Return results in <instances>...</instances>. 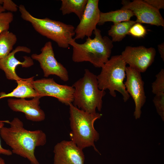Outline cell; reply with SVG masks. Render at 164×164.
<instances>
[{
  "mask_svg": "<svg viewBox=\"0 0 164 164\" xmlns=\"http://www.w3.org/2000/svg\"><path fill=\"white\" fill-rule=\"evenodd\" d=\"M155 80L152 84V92L156 94L164 93V69H162L155 76Z\"/></svg>",
  "mask_w": 164,
  "mask_h": 164,
  "instance_id": "21",
  "label": "cell"
},
{
  "mask_svg": "<svg viewBox=\"0 0 164 164\" xmlns=\"http://www.w3.org/2000/svg\"><path fill=\"white\" fill-rule=\"evenodd\" d=\"M134 15V13L131 10L122 8L107 12H101L97 25H102L108 22H112L115 24L128 21L130 20V18Z\"/></svg>",
  "mask_w": 164,
  "mask_h": 164,
  "instance_id": "17",
  "label": "cell"
},
{
  "mask_svg": "<svg viewBox=\"0 0 164 164\" xmlns=\"http://www.w3.org/2000/svg\"><path fill=\"white\" fill-rule=\"evenodd\" d=\"M61 2L60 10L63 15L73 13L80 20L84 12L87 0H61Z\"/></svg>",
  "mask_w": 164,
  "mask_h": 164,
  "instance_id": "18",
  "label": "cell"
},
{
  "mask_svg": "<svg viewBox=\"0 0 164 164\" xmlns=\"http://www.w3.org/2000/svg\"><path fill=\"white\" fill-rule=\"evenodd\" d=\"M53 152V164H84L83 149L71 140H63L57 143Z\"/></svg>",
  "mask_w": 164,
  "mask_h": 164,
  "instance_id": "13",
  "label": "cell"
},
{
  "mask_svg": "<svg viewBox=\"0 0 164 164\" xmlns=\"http://www.w3.org/2000/svg\"><path fill=\"white\" fill-rule=\"evenodd\" d=\"M2 5L5 11L12 13L17 12L19 8V6L11 0H3Z\"/></svg>",
  "mask_w": 164,
  "mask_h": 164,
  "instance_id": "25",
  "label": "cell"
},
{
  "mask_svg": "<svg viewBox=\"0 0 164 164\" xmlns=\"http://www.w3.org/2000/svg\"><path fill=\"white\" fill-rule=\"evenodd\" d=\"M5 10L3 8L2 5H0V14L1 13L5 12Z\"/></svg>",
  "mask_w": 164,
  "mask_h": 164,
  "instance_id": "29",
  "label": "cell"
},
{
  "mask_svg": "<svg viewBox=\"0 0 164 164\" xmlns=\"http://www.w3.org/2000/svg\"><path fill=\"white\" fill-rule=\"evenodd\" d=\"M70 140L83 150L92 147L100 154L94 143L99 139V134L95 129L94 123L100 119L102 114L98 113H89L74 106L72 103L69 105Z\"/></svg>",
  "mask_w": 164,
  "mask_h": 164,
  "instance_id": "3",
  "label": "cell"
},
{
  "mask_svg": "<svg viewBox=\"0 0 164 164\" xmlns=\"http://www.w3.org/2000/svg\"><path fill=\"white\" fill-rule=\"evenodd\" d=\"M98 0H87L80 22L75 29V40L83 39L85 37H91L96 29L100 16Z\"/></svg>",
  "mask_w": 164,
  "mask_h": 164,
  "instance_id": "12",
  "label": "cell"
},
{
  "mask_svg": "<svg viewBox=\"0 0 164 164\" xmlns=\"http://www.w3.org/2000/svg\"><path fill=\"white\" fill-rule=\"evenodd\" d=\"M125 73L126 80L124 84L127 91L134 101L135 108L134 116L137 119L141 117V108L146 100L144 82L141 73L134 68L126 67Z\"/></svg>",
  "mask_w": 164,
  "mask_h": 164,
  "instance_id": "11",
  "label": "cell"
},
{
  "mask_svg": "<svg viewBox=\"0 0 164 164\" xmlns=\"http://www.w3.org/2000/svg\"><path fill=\"white\" fill-rule=\"evenodd\" d=\"M10 127L3 126L0 135L5 143L12 149V153L27 159L31 164H40L35 155L36 148L46 142V134L42 130H27L23 122L15 118L9 122Z\"/></svg>",
  "mask_w": 164,
  "mask_h": 164,
  "instance_id": "1",
  "label": "cell"
},
{
  "mask_svg": "<svg viewBox=\"0 0 164 164\" xmlns=\"http://www.w3.org/2000/svg\"><path fill=\"white\" fill-rule=\"evenodd\" d=\"M156 53L153 47L128 46L126 47L121 55L129 67L141 73L145 71L153 63Z\"/></svg>",
  "mask_w": 164,
  "mask_h": 164,
  "instance_id": "10",
  "label": "cell"
},
{
  "mask_svg": "<svg viewBox=\"0 0 164 164\" xmlns=\"http://www.w3.org/2000/svg\"><path fill=\"white\" fill-rule=\"evenodd\" d=\"M0 164H6L4 160L0 157Z\"/></svg>",
  "mask_w": 164,
  "mask_h": 164,
  "instance_id": "30",
  "label": "cell"
},
{
  "mask_svg": "<svg viewBox=\"0 0 164 164\" xmlns=\"http://www.w3.org/2000/svg\"><path fill=\"white\" fill-rule=\"evenodd\" d=\"M121 8L129 9L134 13L136 23H144L157 26H164V20L159 10L144 0H134L132 2L122 0Z\"/></svg>",
  "mask_w": 164,
  "mask_h": 164,
  "instance_id": "9",
  "label": "cell"
},
{
  "mask_svg": "<svg viewBox=\"0 0 164 164\" xmlns=\"http://www.w3.org/2000/svg\"><path fill=\"white\" fill-rule=\"evenodd\" d=\"M13 19L14 15L12 12H5L0 14V35L3 32L9 30Z\"/></svg>",
  "mask_w": 164,
  "mask_h": 164,
  "instance_id": "22",
  "label": "cell"
},
{
  "mask_svg": "<svg viewBox=\"0 0 164 164\" xmlns=\"http://www.w3.org/2000/svg\"><path fill=\"white\" fill-rule=\"evenodd\" d=\"M8 121H0V129L4 126V122L9 123ZM12 153L11 150L3 148L2 146L0 140V154L10 156L12 155Z\"/></svg>",
  "mask_w": 164,
  "mask_h": 164,
  "instance_id": "27",
  "label": "cell"
},
{
  "mask_svg": "<svg viewBox=\"0 0 164 164\" xmlns=\"http://www.w3.org/2000/svg\"><path fill=\"white\" fill-rule=\"evenodd\" d=\"M153 101L157 112L162 120L164 121V93L155 94Z\"/></svg>",
  "mask_w": 164,
  "mask_h": 164,
  "instance_id": "23",
  "label": "cell"
},
{
  "mask_svg": "<svg viewBox=\"0 0 164 164\" xmlns=\"http://www.w3.org/2000/svg\"><path fill=\"white\" fill-rule=\"evenodd\" d=\"M158 48L160 55L161 57L164 61V43L158 45Z\"/></svg>",
  "mask_w": 164,
  "mask_h": 164,
  "instance_id": "28",
  "label": "cell"
},
{
  "mask_svg": "<svg viewBox=\"0 0 164 164\" xmlns=\"http://www.w3.org/2000/svg\"><path fill=\"white\" fill-rule=\"evenodd\" d=\"M3 3V0H0V5H2Z\"/></svg>",
  "mask_w": 164,
  "mask_h": 164,
  "instance_id": "31",
  "label": "cell"
},
{
  "mask_svg": "<svg viewBox=\"0 0 164 164\" xmlns=\"http://www.w3.org/2000/svg\"><path fill=\"white\" fill-rule=\"evenodd\" d=\"M41 98L37 97L29 100L25 98L9 99L7 100L8 104L13 111L24 113L27 120L40 122L45 118V113L39 106Z\"/></svg>",
  "mask_w": 164,
  "mask_h": 164,
  "instance_id": "14",
  "label": "cell"
},
{
  "mask_svg": "<svg viewBox=\"0 0 164 164\" xmlns=\"http://www.w3.org/2000/svg\"><path fill=\"white\" fill-rule=\"evenodd\" d=\"M16 35L8 31L3 32L0 35V60L6 57L11 52L16 43Z\"/></svg>",
  "mask_w": 164,
  "mask_h": 164,
  "instance_id": "20",
  "label": "cell"
},
{
  "mask_svg": "<svg viewBox=\"0 0 164 164\" xmlns=\"http://www.w3.org/2000/svg\"><path fill=\"white\" fill-rule=\"evenodd\" d=\"M39 54L31 56L32 60L38 61L43 70L44 76L56 75L64 82L68 80L69 77L67 69L56 59L51 42H46L41 50Z\"/></svg>",
  "mask_w": 164,
  "mask_h": 164,
  "instance_id": "8",
  "label": "cell"
},
{
  "mask_svg": "<svg viewBox=\"0 0 164 164\" xmlns=\"http://www.w3.org/2000/svg\"><path fill=\"white\" fill-rule=\"evenodd\" d=\"M19 52L30 53L31 50L25 46H18L7 56L0 60V69L4 71L6 78L8 80L16 81L22 78L16 73V68L18 66L20 65L22 67L28 68L34 64L33 60L30 56H23L24 60L23 61L16 59L15 56V54Z\"/></svg>",
  "mask_w": 164,
  "mask_h": 164,
  "instance_id": "15",
  "label": "cell"
},
{
  "mask_svg": "<svg viewBox=\"0 0 164 164\" xmlns=\"http://www.w3.org/2000/svg\"><path fill=\"white\" fill-rule=\"evenodd\" d=\"M147 33L145 28L141 23L136 22L130 29L128 34L136 38L144 37Z\"/></svg>",
  "mask_w": 164,
  "mask_h": 164,
  "instance_id": "24",
  "label": "cell"
},
{
  "mask_svg": "<svg viewBox=\"0 0 164 164\" xmlns=\"http://www.w3.org/2000/svg\"><path fill=\"white\" fill-rule=\"evenodd\" d=\"M135 23V21L129 20L114 24L108 30V35L113 42L120 41L128 34L130 29Z\"/></svg>",
  "mask_w": 164,
  "mask_h": 164,
  "instance_id": "19",
  "label": "cell"
},
{
  "mask_svg": "<svg viewBox=\"0 0 164 164\" xmlns=\"http://www.w3.org/2000/svg\"><path fill=\"white\" fill-rule=\"evenodd\" d=\"M18 9L22 18L31 23L38 33L55 42L60 47H69L75 34V28L73 25L47 18H36L22 5H20Z\"/></svg>",
  "mask_w": 164,
  "mask_h": 164,
  "instance_id": "5",
  "label": "cell"
},
{
  "mask_svg": "<svg viewBox=\"0 0 164 164\" xmlns=\"http://www.w3.org/2000/svg\"><path fill=\"white\" fill-rule=\"evenodd\" d=\"M33 87L41 97H53L66 105L72 103L74 89L72 86L57 83L53 78H43L34 80Z\"/></svg>",
  "mask_w": 164,
  "mask_h": 164,
  "instance_id": "7",
  "label": "cell"
},
{
  "mask_svg": "<svg viewBox=\"0 0 164 164\" xmlns=\"http://www.w3.org/2000/svg\"><path fill=\"white\" fill-rule=\"evenodd\" d=\"M126 65L121 55L112 56L102 66L100 73L97 76L100 90L108 89L114 97L116 96V91L119 92L125 102L130 97L123 82L126 76Z\"/></svg>",
  "mask_w": 164,
  "mask_h": 164,
  "instance_id": "6",
  "label": "cell"
},
{
  "mask_svg": "<svg viewBox=\"0 0 164 164\" xmlns=\"http://www.w3.org/2000/svg\"><path fill=\"white\" fill-rule=\"evenodd\" d=\"M34 78L32 77L28 78H22L16 81L17 87L10 93L6 94L4 92L0 93V99L9 97L20 98L40 97L33 88Z\"/></svg>",
  "mask_w": 164,
  "mask_h": 164,
  "instance_id": "16",
  "label": "cell"
},
{
  "mask_svg": "<svg viewBox=\"0 0 164 164\" xmlns=\"http://www.w3.org/2000/svg\"><path fill=\"white\" fill-rule=\"evenodd\" d=\"M93 33L94 37H87L83 43H77L73 39L71 42L72 60L76 63L89 62L96 67L101 68L111 56L113 42L107 36H102L99 29Z\"/></svg>",
  "mask_w": 164,
  "mask_h": 164,
  "instance_id": "2",
  "label": "cell"
},
{
  "mask_svg": "<svg viewBox=\"0 0 164 164\" xmlns=\"http://www.w3.org/2000/svg\"><path fill=\"white\" fill-rule=\"evenodd\" d=\"M144 1L154 8L159 10L164 8L163 0H144Z\"/></svg>",
  "mask_w": 164,
  "mask_h": 164,
  "instance_id": "26",
  "label": "cell"
},
{
  "mask_svg": "<svg viewBox=\"0 0 164 164\" xmlns=\"http://www.w3.org/2000/svg\"><path fill=\"white\" fill-rule=\"evenodd\" d=\"M72 86L74 89L73 102L74 106L89 113H96V109L101 111L102 98L106 92L99 88L97 76L85 69L83 77Z\"/></svg>",
  "mask_w": 164,
  "mask_h": 164,
  "instance_id": "4",
  "label": "cell"
}]
</instances>
